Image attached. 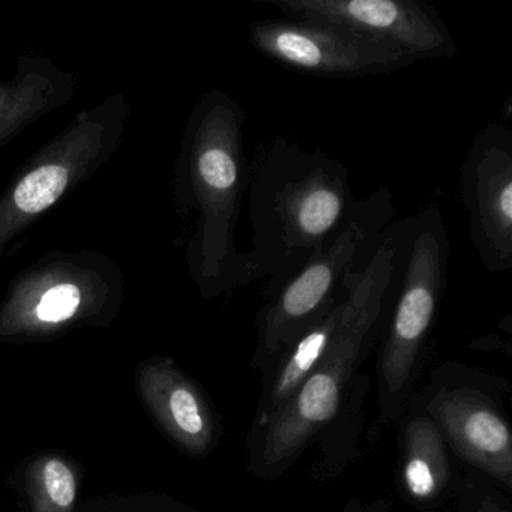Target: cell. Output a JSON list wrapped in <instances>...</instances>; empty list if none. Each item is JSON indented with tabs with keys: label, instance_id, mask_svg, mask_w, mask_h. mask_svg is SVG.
I'll return each mask as SVG.
<instances>
[{
	"label": "cell",
	"instance_id": "obj_1",
	"mask_svg": "<svg viewBox=\"0 0 512 512\" xmlns=\"http://www.w3.org/2000/svg\"><path fill=\"white\" fill-rule=\"evenodd\" d=\"M247 193L253 229L248 260L257 280L275 283L319 253L358 202L340 160L283 139L248 164Z\"/></svg>",
	"mask_w": 512,
	"mask_h": 512
},
{
	"label": "cell",
	"instance_id": "obj_2",
	"mask_svg": "<svg viewBox=\"0 0 512 512\" xmlns=\"http://www.w3.org/2000/svg\"><path fill=\"white\" fill-rule=\"evenodd\" d=\"M400 241V230L389 227L364 266L349 275L343 320L331 346L289 403L257 427L253 464L260 475L286 469L338 415L397 281Z\"/></svg>",
	"mask_w": 512,
	"mask_h": 512
},
{
	"label": "cell",
	"instance_id": "obj_3",
	"mask_svg": "<svg viewBox=\"0 0 512 512\" xmlns=\"http://www.w3.org/2000/svg\"><path fill=\"white\" fill-rule=\"evenodd\" d=\"M244 122L241 104L214 91L203 98L191 124L187 173L190 202L200 212L197 281L208 296L232 293L257 280L247 253L235 245L248 184Z\"/></svg>",
	"mask_w": 512,
	"mask_h": 512
},
{
	"label": "cell",
	"instance_id": "obj_4",
	"mask_svg": "<svg viewBox=\"0 0 512 512\" xmlns=\"http://www.w3.org/2000/svg\"><path fill=\"white\" fill-rule=\"evenodd\" d=\"M392 220L388 188L358 200L328 244L295 274L277 281L257 314V364H277L301 335L343 299L347 278L358 271L362 254L376 247Z\"/></svg>",
	"mask_w": 512,
	"mask_h": 512
},
{
	"label": "cell",
	"instance_id": "obj_5",
	"mask_svg": "<svg viewBox=\"0 0 512 512\" xmlns=\"http://www.w3.org/2000/svg\"><path fill=\"white\" fill-rule=\"evenodd\" d=\"M406 262L379 359L383 415L397 416L448 278L449 241L439 205L421 209L406 227Z\"/></svg>",
	"mask_w": 512,
	"mask_h": 512
},
{
	"label": "cell",
	"instance_id": "obj_6",
	"mask_svg": "<svg viewBox=\"0 0 512 512\" xmlns=\"http://www.w3.org/2000/svg\"><path fill=\"white\" fill-rule=\"evenodd\" d=\"M248 40L260 55L307 76H382L413 64L395 47L313 20H256Z\"/></svg>",
	"mask_w": 512,
	"mask_h": 512
},
{
	"label": "cell",
	"instance_id": "obj_7",
	"mask_svg": "<svg viewBox=\"0 0 512 512\" xmlns=\"http://www.w3.org/2000/svg\"><path fill=\"white\" fill-rule=\"evenodd\" d=\"M286 19L329 23L395 47L415 64L451 59L458 46L439 13L419 0H257Z\"/></svg>",
	"mask_w": 512,
	"mask_h": 512
},
{
	"label": "cell",
	"instance_id": "obj_8",
	"mask_svg": "<svg viewBox=\"0 0 512 512\" xmlns=\"http://www.w3.org/2000/svg\"><path fill=\"white\" fill-rule=\"evenodd\" d=\"M461 197L470 238L482 266L499 274L512 266V136L491 122L476 137L461 167Z\"/></svg>",
	"mask_w": 512,
	"mask_h": 512
},
{
	"label": "cell",
	"instance_id": "obj_9",
	"mask_svg": "<svg viewBox=\"0 0 512 512\" xmlns=\"http://www.w3.org/2000/svg\"><path fill=\"white\" fill-rule=\"evenodd\" d=\"M428 413L455 451L506 488L512 487V437L499 410L475 389L437 392Z\"/></svg>",
	"mask_w": 512,
	"mask_h": 512
},
{
	"label": "cell",
	"instance_id": "obj_10",
	"mask_svg": "<svg viewBox=\"0 0 512 512\" xmlns=\"http://www.w3.org/2000/svg\"><path fill=\"white\" fill-rule=\"evenodd\" d=\"M140 392L161 427L188 454L203 457L215 442V418L200 389L170 361L146 365Z\"/></svg>",
	"mask_w": 512,
	"mask_h": 512
},
{
	"label": "cell",
	"instance_id": "obj_11",
	"mask_svg": "<svg viewBox=\"0 0 512 512\" xmlns=\"http://www.w3.org/2000/svg\"><path fill=\"white\" fill-rule=\"evenodd\" d=\"M344 308H346V292L343 299L323 319L301 335L274 365L271 385L266 389L259 403V415H257L259 425L280 412L295 392L301 388L311 371L317 367L340 328Z\"/></svg>",
	"mask_w": 512,
	"mask_h": 512
},
{
	"label": "cell",
	"instance_id": "obj_12",
	"mask_svg": "<svg viewBox=\"0 0 512 512\" xmlns=\"http://www.w3.org/2000/svg\"><path fill=\"white\" fill-rule=\"evenodd\" d=\"M451 481L445 439L430 416H413L404 430L401 485L418 503L439 500Z\"/></svg>",
	"mask_w": 512,
	"mask_h": 512
},
{
	"label": "cell",
	"instance_id": "obj_13",
	"mask_svg": "<svg viewBox=\"0 0 512 512\" xmlns=\"http://www.w3.org/2000/svg\"><path fill=\"white\" fill-rule=\"evenodd\" d=\"M34 512H73L77 499V478L73 467L59 457L37 461L31 470Z\"/></svg>",
	"mask_w": 512,
	"mask_h": 512
},
{
	"label": "cell",
	"instance_id": "obj_14",
	"mask_svg": "<svg viewBox=\"0 0 512 512\" xmlns=\"http://www.w3.org/2000/svg\"><path fill=\"white\" fill-rule=\"evenodd\" d=\"M70 172L59 164L35 169L17 185L14 191V205L23 214H40L52 206L67 188Z\"/></svg>",
	"mask_w": 512,
	"mask_h": 512
},
{
	"label": "cell",
	"instance_id": "obj_15",
	"mask_svg": "<svg viewBox=\"0 0 512 512\" xmlns=\"http://www.w3.org/2000/svg\"><path fill=\"white\" fill-rule=\"evenodd\" d=\"M80 305V292L73 284H59L41 296L35 316L41 323H61L71 319Z\"/></svg>",
	"mask_w": 512,
	"mask_h": 512
},
{
	"label": "cell",
	"instance_id": "obj_16",
	"mask_svg": "<svg viewBox=\"0 0 512 512\" xmlns=\"http://www.w3.org/2000/svg\"><path fill=\"white\" fill-rule=\"evenodd\" d=\"M475 512H508L505 511V509L500 508L499 505H496V503L490 502V500H487V502L482 503L481 506H479L478 511Z\"/></svg>",
	"mask_w": 512,
	"mask_h": 512
}]
</instances>
